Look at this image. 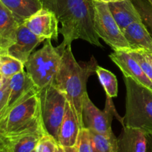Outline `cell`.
<instances>
[{"mask_svg":"<svg viewBox=\"0 0 152 152\" xmlns=\"http://www.w3.org/2000/svg\"><path fill=\"white\" fill-rule=\"evenodd\" d=\"M40 1L43 7L55 13L61 24L59 34L63 37V41L57 47L59 51L78 39L102 48L94 28V0Z\"/></svg>","mask_w":152,"mask_h":152,"instance_id":"1","label":"cell"},{"mask_svg":"<svg viewBox=\"0 0 152 152\" xmlns=\"http://www.w3.org/2000/svg\"><path fill=\"white\" fill-rule=\"evenodd\" d=\"M61 56V62L53 84L63 92L83 126V102L87 93L86 84L89 77L95 72L97 63L94 57L87 62L80 64L74 58L71 45L65 48Z\"/></svg>","mask_w":152,"mask_h":152,"instance_id":"2","label":"cell"},{"mask_svg":"<svg viewBox=\"0 0 152 152\" xmlns=\"http://www.w3.org/2000/svg\"><path fill=\"white\" fill-rule=\"evenodd\" d=\"M39 91L38 88H34L9 108L0 123V136L11 140L44 128Z\"/></svg>","mask_w":152,"mask_h":152,"instance_id":"3","label":"cell"},{"mask_svg":"<svg viewBox=\"0 0 152 152\" xmlns=\"http://www.w3.org/2000/svg\"><path fill=\"white\" fill-rule=\"evenodd\" d=\"M126 88L124 126L138 129L152 135V91L124 77Z\"/></svg>","mask_w":152,"mask_h":152,"instance_id":"4","label":"cell"},{"mask_svg":"<svg viewBox=\"0 0 152 152\" xmlns=\"http://www.w3.org/2000/svg\"><path fill=\"white\" fill-rule=\"evenodd\" d=\"M62 53L53 47L51 39L45 40L39 50L31 53L25 64L26 71L36 87L43 88L53 83L61 62Z\"/></svg>","mask_w":152,"mask_h":152,"instance_id":"5","label":"cell"},{"mask_svg":"<svg viewBox=\"0 0 152 152\" xmlns=\"http://www.w3.org/2000/svg\"><path fill=\"white\" fill-rule=\"evenodd\" d=\"M39 96L43 126L46 132L58 142L59 129L65 115L66 96L53 83L39 89Z\"/></svg>","mask_w":152,"mask_h":152,"instance_id":"6","label":"cell"},{"mask_svg":"<svg viewBox=\"0 0 152 152\" xmlns=\"http://www.w3.org/2000/svg\"><path fill=\"white\" fill-rule=\"evenodd\" d=\"M93 22L96 35L113 50H130L129 43L116 22L108 4L94 0Z\"/></svg>","mask_w":152,"mask_h":152,"instance_id":"7","label":"cell"},{"mask_svg":"<svg viewBox=\"0 0 152 152\" xmlns=\"http://www.w3.org/2000/svg\"><path fill=\"white\" fill-rule=\"evenodd\" d=\"M82 115L83 128L105 136L113 134L111 123L114 117L105 108L104 111L99 110L91 100L88 93L83 98Z\"/></svg>","mask_w":152,"mask_h":152,"instance_id":"8","label":"cell"},{"mask_svg":"<svg viewBox=\"0 0 152 152\" xmlns=\"http://www.w3.org/2000/svg\"><path fill=\"white\" fill-rule=\"evenodd\" d=\"M24 24L37 37L45 40L57 41L59 34V20L51 10L42 7L27 19Z\"/></svg>","mask_w":152,"mask_h":152,"instance_id":"9","label":"cell"},{"mask_svg":"<svg viewBox=\"0 0 152 152\" xmlns=\"http://www.w3.org/2000/svg\"><path fill=\"white\" fill-rule=\"evenodd\" d=\"M109 57L118 66L125 77L131 78L152 91L151 81L145 75L137 61L127 50H114Z\"/></svg>","mask_w":152,"mask_h":152,"instance_id":"10","label":"cell"},{"mask_svg":"<svg viewBox=\"0 0 152 152\" xmlns=\"http://www.w3.org/2000/svg\"><path fill=\"white\" fill-rule=\"evenodd\" d=\"M44 41L33 34L25 24H21L18 28L16 42L9 48L7 54L25 64L37 46Z\"/></svg>","mask_w":152,"mask_h":152,"instance_id":"11","label":"cell"},{"mask_svg":"<svg viewBox=\"0 0 152 152\" xmlns=\"http://www.w3.org/2000/svg\"><path fill=\"white\" fill-rule=\"evenodd\" d=\"M19 25L11 11L0 1V55L6 54L15 43Z\"/></svg>","mask_w":152,"mask_h":152,"instance_id":"12","label":"cell"},{"mask_svg":"<svg viewBox=\"0 0 152 152\" xmlns=\"http://www.w3.org/2000/svg\"><path fill=\"white\" fill-rule=\"evenodd\" d=\"M81 129L78 117L67 101L65 115L59 129L58 144L62 147L75 146Z\"/></svg>","mask_w":152,"mask_h":152,"instance_id":"13","label":"cell"},{"mask_svg":"<svg viewBox=\"0 0 152 152\" xmlns=\"http://www.w3.org/2000/svg\"><path fill=\"white\" fill-rule=\"evenodd\" d=\"M132 50H145L152 53V37L142 22H135L123 31Z\"/></svg>","mask_w":152,"mask_h":152,"instance_id":"14","label":"cell"},{"mask_svg":"<svg viewBox=\"0 0 152 152\" xmlns=\"http://www.w3.org/2000/svg\"><path fill=\"white\" fill-rule=\"evenodd\" d=\"M118 139V152H146L147 135L138 129L123 126Z\"/></svg>","mask_w":152,"mask_h":152,"instance_id":"15","label":"cell"},{"mask_svg":"<svg viewBox=\"0 0 152 152\" xmlns=\"http://www.w3.org/2000/svg\"><path fill=\"white\" fill-rule=\"evenodd\" d=\"M9 87L10 93L7 99V108L1 120L4 118L9 108H11L31 89L35 88L36 86L27 71H22L9 79Z\"/></svg>","mask_w":152,"mask_h":152,"instance_id":"16","label":"cell"},{"mask_svg":"<svg viewBox=\"0 0 152 152\" xmlns=\"http://www.w3.org/2000/svg\"><path fill=\"white\" fill-rule=\"evenodd\" d=\"M110 10L122 31L135 22H142L137 10L131 0L108 3Z\"/></svg>","mask_w":152,"mask_h":152,"instance_id":"17","label":"cell"},{"mask_svg":"<svg viewBox=\"0 0 152 152\" xmlns=\"http://www.w3.org/2000/svg\"><path fill=\"white\" fill-rule=\"evenodd\" d=\"M16 17L19 23L23 24L31 16L43 7L40 0H0Z\"/></svg>","mask_w":152,"mask_h":152,"instance_id":"18","label":"cell"},{"mask_svg":"<svg viewBox=\"0 0 152 152\" xmlns=\"http://www.w3.org/2000/svg\"><path fill=\"white\" fill-rule=\"evenodd\" d=\"M46 133L45 129L42 128L35 132L21 135L13 139L6 140L10 144L12 152H33L36 149L42 137Z\"/></svg>","mask_w":152,"mask_h":152,"instance_id":"19","label":"cell"},{"mask_svg":"<svg viewBox=\"0 0 152 152\" xmlns=\"http://www.w3.org/2000/svg\"><path fill=\"white\" fill-rule=\"evenodd\" d=\"M93 152H118V139L114 133L109 136L89 130Z\"/></svg>","mask_w":152,"mask_h":152,"instance_id":"20","label":"cell"},{"mask_svg":"<svg viewBox=\"0 0 152 152\" xmlns=\"http://www.w3.org/2000/svg\"><path fill=\"white\" fill-rule=\"evenodd\" d=\"M95 73L108 97H116L118 94V83L116 76L108 70L97 65Z\"/></svg>","mask_w":152,"mask_h":152,"instance_id":"21","label":"cell"},{"mask_svg":"<svg viewBox=\"0 0 152 152\" xmlns=\"http://www.w3.org/2000/svg\"><path fill=\"white\" fill-rule=\"evenodd\" d=\"M25 64L8 54L0 55V77L10 79L15 74L25 71Z\"/></svg>","mask_w":152,"mask_h":152,"instance_id":"22","label":"cell"},{"mask_svg":"<svg viewBox=\"0 0 152 152\" xmlns=\"http://www.w3.org/2000/svg\"><path fill=\"white\" fill-rule=\"evenodd\" d=\"M137 10L142 23L152 37V5L148 0H131Z\"/></svg>","mask_w":152,"mask_h":152,"instance_id":"23","label":"cell"},{"mask_svg":"<svg viewBox=\"0 0 152 152\" xmlns=\"http://www.w3.org/2000/svg\"><path fill=\"white\" fill-rule=\"evenodd\" d=\"M75 146L78 152H93L91 139L88 129L86 128L80 129Z\"/></svg>","mask_w":152,"mask_h":152,"instance_id":"24","label":"cell"},{"mask_svg":"<svg viewBox=\"0 0 152 152\" xmlns=\"http://www.w3.org/2000/svg\"><path fill=\"white\" fill-rule=\"evenodd\" d=\"M58 145L56 140L46 133L39 140L35 150L36 152H56Z\"/></svg>","mask_w":152,"mask_h":152,"instance_id":"25","label":"cell"},{"mask_svg":"<svg viewBox=\"0 0 152 152\" xmlns=\"http://www.w3.org/2000/svg\"><path fill=\"white\" fill-rule=\"evenodd\" d=\"M128 52L137 61L138 63L142 68V71L145 74V75L148 77L152 83V66L151 64L149 63L146 58L145 57L141 50H128Z\"/></svg>","mask_w":152,"mask_h":152,"instance_id":"26","label":"cell"},{"mask_svg":"<svg viewBox=\"0 0 152 152\" xmlns=\"http://www.w3.org/2000/svg\"><path fill=\"white\" fill-rule=\"evenodd\" d=\"M9 93H10V87H9V79H7L4 87L0 91V122L6 111Z\"/></svg>","mask_w":152,"mask_h":152,"instance_id":"27","label":"cell"},{"mask_svg":"<svg viewBox=\"0 0 152 152\" xmlns=\"http://www.w3.org/2000/svg\"><path fill=\"white\" fill-rule=\"evenodd\" d=\"M112 99V98L107 96L105 108L108 110V111L111 113V115H112L114 118H116L118 121L120 122V123H121L122 126H123H123H124V119H123V117H121L118 114H117V112L116 111L115 108H114V102H113L112 99Z\"/></svg>","mask_w":152,"mask_h":152,"instance_id":"28","label":"cell"},{"mask_svg":"<svg viewBox=\"0 0 152 152\" xmlns=\"http://www.w3.org/2000/svg\"><path fill=\"white\" fill-rule=\"evenodd\" d=\"M0 152H12L11 148L6 139L0 136Z\"/></svg>","mask_w":152,"mask_h":152,"instance_id":"29","label":"cell"},{"mask_svg":"<svg viewBox=\"0 0 152 152\" xmlns=\"http://www.w3.org/2000/svg\"><path fill=\"white\" fill-rule=\"evenodd\" d=\"M148 145H147L146 152H152V135H147Z\"/></svg>","mask_w":152,"mask_h":152,"instance_id":"30","label":"cell"},{"mask_svg":"<svg viewBox=\"0 0 152 152\" xmlns=\"http://www.w3.org/2000/svg\"><path fill=\"white\" fill-rule=\"evenodd\" d=\"M141 52L142 53V54L145 56V57L146 58L147 60L149 62V63L151 64L152 66V53H150V52L145 51V50H141Z\"/></svg>","mask_w":152,"mask_h":152,"instance_id":"31","label":"cell"},{"mask_svg":"<svg viewBox=\"0 0 152 152\" xmlns=\"http://www.w3.org/2000/svg\"><path fill=\"white\" fill-rule=\"evenodd\" d=\"M64 152H78L77 151V147L71 146V147H63Z\"/></svg>","mask_w":152,"mask_h":152,"instance_id":"32","label":"cell"},{"mask_svg":"<svg viewBox=\"0 0 152 152\" xmlns=\"http://www.w3.org/2000/svg\"><path fill=\"white\" fill-rule=\"evenodd\" d=\"M96 1H100V2H104V3H111V2H117V1H123V0H94Z\"/></svg>","mask_w":152,"mask_h":152,"instance_id":"33","label":"cell"},{"mask_svg":"<svg viewBox=\"0 0 152 152\" xmlns=\"http://www.w3.org/2000/svg\"><path fill=\"white\" fill-rule=\"evenodd\" d=\"M7 79H4V78H2V77H0V91L2 89V88L4 87V84H5L6 83V80H7Z\"/></svg>","mask_w":152,"mask_h":152,"instance_id":"34","label":"cell"},{"mask_svg":"<svg viewBox=\"0 0 152 152\" xmlns=\"http://www.w3.org/2000/svg\"><path fill=\"white\" fill-rule=\"evenodd\" d=\"M56 152H64V149L63 147L61 146V145H58L57 148H56Z\"/></svg>","mask_w":152,"mask_h":152,"instance_id":"35","label":"cell"},{"mask_svg":"<svg viewBox=\"0 0 152 152\" xmlns=\"http://www.w3.org/2000/svg\"><path fill=\"white\" fill-rule=\"evenodd\" d=\"M148 1H149L150 3H151V5H152V0H148Z\"/></svg>","mask_w":152,"mask_h":152,"instance_id":"36","label":"cell"},{"mask_svg":"<svg viewBox=\"0 0 152 152\" xmlns=\"http://www.w3.org/2000/svg\"><path fill=\"white\" fill-rule=\"evenodd\" d=\"M33 152H36V150H34V151H33Z\"/></svg>","mask_w":152,"mask_h":152,"instance_id":"37","label":"cell"}]
</instances>
